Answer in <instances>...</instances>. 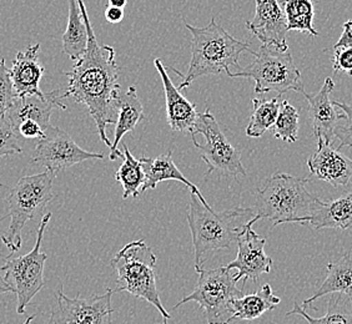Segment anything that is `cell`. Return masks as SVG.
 I'll return each mask as SVG.
<instances>
[{
  "label": "cell",
  "instance_id": "obj_16",
  "mask_svg": "<svg viewBox=\"0 0 352 324\" xmlns=\"http://www.w3.org/2000/svg\"><path fill=\"white\" fill-rule=\"evenodd\" d=\"M61 100L63 94L60 90H53L43 96L28 95L18 97L7 113L8 120L12 124L14 131L21 122L27 120L38 122L47 131V128L52 126L50 116L53 114V110L55 108L67 110V105H64Z\"/></svg>",
  "mask_w": 352,
  "mask_h": 324
},
{
  "label": "cell",
  "instance_id": "obj_35",
  "mask_svg": "<svg viewBox=\"0 0 352 324\" xmlns=\"http://www.w3.org/2000/svg\"><path fill=\"white\" fill-rule=\"evenodd\" d=\"M16 135L21 136L24 139H36L41 140L45 137V130L41 128L38 122L33 120H27L23 121L18 125V128H15Z\"/></svg>",
  "mask_w": 352,
  "mask_h": 324
},
{
  "label": "cell",
  "instance_id": "obj_26",
  "mask_svg": "<svg viewBox=\"0 0 352 324\" xmlns=\"http://www.w3.org/2000/svg\"><path fill=\"white\" fill-rule=\"evenodd\" d=\"M122 163L119 170L116 171V180L122 183V200L129 197L138 198L142 194V187L145 183V172L142 170L140 161L136 160L133 154L130 152L126 143H122Z\"/></svg>",
  "mask_w": 352,
  "mask_h": 324
},
{
  "label": "cell",
  "instance_id": "obj_28",
  "mask_svg": "<svg viewBox=\"0 0 352 324\" xmlns=\"http://www.w3.org/2000/svg\"><path fill=\"white\" fill-rule=\"evenodd\" d=\"M281 102H283L281 95L272 97L270 100L254 99L252 100L254 111H252L249 125L246 128V135L258 139L264 135L267 130H270L278 119Z\"/></svg>",
  "mask_w": 352,
  "mask_h": 324
},
{
  "label": "cell",
  "instance_id": "obj_41",
  "mask_svg": "<svg viewBox=\"0 0 352 324\" xmlns=\"http://www.w3.org/2000/svg\"><path fill=\"white\" fill-rule=\"evenodd\" d=\"M164 324H168V319H164Z\"/></svg>",
  "mask_w": 352,
  "mask_h": 324
},
{
  "label": "cell",
  "instance_id": "obj_21",
  "mask_svg": "<svg viewBox=\"0 0 352 324\" xmlns=\"http://www.w3.org/2000/svg\"><path fill=\"white\" fill-rule=\"evenodd\" d=\"M145 119L142 102L139 100L138 91L134 86H130L129 90L124 94H120L118 102V119H116V135L114 142L110 148L109 160L116 161V159H122L120 150L118 149L119 142L122 141L124 135L134 131L138 124Z\"/></svg>",
  "mask_w": 352,
  "mask_h": 324
},
{
  "label": "cell",
  "instance_id": "obj_18",
  "mask_svg": "<svg viewBox=\"0 0 352 324\" xmlns=\"http://www.w3.org/2000/svg\"><path fill=\"white\" fill-rule=\"evenodd\" d=\"M154 65L163 81L164 93L166 100V116L170 128L173 131L191 132L199 119L197 106L192 102H190L180 93L179 88H176L173 84L162 59H155Z\"/></svg>",
  "mask_w": 352,
  "mask_h": 324
},
{
  "label": "cell",
  "instance_id": "obj_6",
  "mask_svg": "<svg viewBox=\"0 0 352 324\" xmlns=\"http://www.w3.org/2000/svg\"><path fill=\"white\" fill-rule=\"evenodd\" d=\"M55 175L45 171L38 175L24 176L16 183L6 198L10 223L1 241L12 252L21 247V231L25 223L33 220L47 203L54 198L53 183Z\"/></svg>",
  "mask_w": 352,
  "mask_h": 324
},
{
  "label": "cell",
  "instance_id": "obj_38",
  "mask_svg": "<svg viewBox=\"0 0 352 324\" xmlns=\"http://www.w3.org/2000/svg\"><path fill=\"white\" fill-rule=\"evenodd\" d=\"M9 292H13V288L7 284V281L1 277V275H0V294L9 293Z\"/></svg>",
  "mask_w": 352,
  "mask_h": 324
},
{
  "label": "cell",
  "instance_id": "obj_33",
  "mask_svg": "<svg viewBox=\"0 0 352 324\" xmlns=\"http://www.w3.org/2000/svg\"><path fill=\"white\" fill-rule=\"evenodd\" d=\"M18 137L7 116H0V159L21 154Z\"/></svg>",
  "mask_w": 352,
  "mask_h": 324
},
{
  "label": "cell",
  "instance_id": "obj_27",
  "mask_svg": "<svg viewBox=\"0 0 352 324\" xmlns=\"http://www.w3.org/2000/svg\"><path fill=\"white\" fill-rule=\"evenodd\" d=\"M338 296H332L327 303V312L325 316L314 318L298 303H294L292 311L287 312L286 316L298 314L306 319L309 324H352V304L349 298L336 293Z\"/></svg>",
  "mask_w": 352,
  "mask_h": 324
},
{
  "label": "cell",
  "instance_id": "obj_19",
  "mask_svg": "<svg viewBox=\"0 0 352 324\" xmlns=\"http://www.w3.org/2000/svg\"><path fill=\"white\" fill-rule=\"evenodd\" d=\"M39 51L41 44H35L16 54L10 75L18 97L28 95H44L39 88V82L45 73V69L39 64Z\"/></svg>",
  "mask_w": 352,
  "mask_h": 324
},
{
  "label": "cell",
  "instance_id": "obj_2",
  "mask_svg": "<svg viewBox=\"0 0 352 324\" xmlns=\"http://www.w3.org/2000/svg\"><path fill=\"white\" fill-rule=\"evenodd\" d=\"M255 216L256 209L244 207L215 212L195 192H191L188 223L192 235L197 272L204 270L217 251L231 248L241 227Z\"/></svg>",
  "mask_w": 352,
  "mask_h": 324
},
{
  "label": "cell",
  "instance_id": "obj_17",
  "mask_svg": "<svg viewBox=\"0 0 352 324\" xmlns=\"http://www.w3.org/2000/svg\"><path fill=\"white\" fill-rule=\"evenodd\" d=\"M335 89L331 78H326L322 88L315 95L302 93L309 102V116L311 119L314 135L318 141L331 143L335 137V128L339 122V111L332 104L330 95Z\"/></svg>",
  "mask_w": 352,
  "mask_h": 324
},
{
  "label": "cell",
  "instance_id": "obj_36",
  "mask_svg": "<svg viewBox=\"0 0 352 324\" xmlns=\"http://www.w3.org/2000/svg\"><path fill=\"white\" fill-rule=\"evenodd\" d=\"M344 32L340 36L338 43L333 45V49L336 47H352V21H347L344 23Z\"/></svg>",
  "mask_w": 352,
  "mask_h": 324
},
{
  "label": "cell",
  "instance_id": "obj_34",
  "mask_svg": "<svg viewBox=\"0 0 352 324\" xmlns=\"http://www.w3.org/2000/svg\"><path fill=\"white\" fill-rule=\"evenodd\" d=\"M332 68L335 74H346L352 76V47L333 49Z\"/></svg>",
  "mask_w": 352,
  "mask_h": 324
},
{
  "label": "cell",
  "instance_id": "obj_29",
  "mask_svg": "<svg viewBox=\"0 0 352 324\" xmlns=\"http://www.w3.org/2000/svg\"><path fill=\"white\" fill-rule=\"evenodd\" d=\"M281 7L286 16L287 32L295 30L318 36V32L312 25L315 16L312 0H283Z\"/></svg>",
  "mask_w": 352,
  "mask_h": 324
},
{
  "label": "cell",
  "instance_id": "obj_1",
  "mask_svg": "<svg viewBox=\"0 0 352 324\" xmlns=\"http://www.w3.org/2000/svg\"><path fill=\"white\" fill-rule=\"evenodd\" d=\"M78 3L88 29V47L85 54L75 61L73 69L64 73L69 78V84L63 99L72 97L75 102L85 105L94 119L102 141L111 148L113 142L109 141L107 126L116 124L118 102L122 94L118 82L116 50L109 45H99L84 0H78Z\"/></svg>",
  "mask_w": 352,
  "mask_h": 324
},
{
  "label": "cell",
  "instance_id": "obj_30",
  "mask_svg": "<svg viewBox=\"0 0 352 324\" xmlns=\"http://www.w3.org/2000/svg\"><path fill=\"white\" fill-rule=\"evenodd\" d=\"M300 128V114L298 108L292 106L287 100L281 102L278 119L272 126V134L285 142L298 141Z\"/></svg>",
  "mask_w": 352,
  "mask_h": 324
},
{
  "label": "cell",
  "instance_id": "obj_14",
  "mask_svg": "<svg viewBox=\"0 0 352 324\" xmlns=\"http://www.w3.org/2000/svg\"><path fill=\"white\" fill-rule=\"evenodd\" d=\"M246 27L265 45L289 50L286 16L278 0H256L255 16Z\"/></svg>",
  "mask_w": 352,
  "mask_h": 324
},
{
  "label": "cell",
  "instance_id": "obj_42",
  "mask_svg": "<svg viewBox=\"0 0 352 324\" xmlns=\"http://www.w3.org/2000/svg\"><path fill=\"white\" fill-rule=\"evenodd\" d=\"M0 187H6V186H4V185H3V183H0Z\"/></svg>",
  "mask_w": 352,
  "mask_h": 324
},
{
  "label": "cell",
  "instance_id": "obj_13",
  "mask_svg": "<svg viewBox=\"0 0 352 324\" xmlns=\"http://www.w3.org/2000/svg\"><path fill=\"white\" fill-rule=\"evenodd\" d=\"M258 221V217L255 216L241 227L236 240V258L226 266L229 270H237L234 279L236 282L243 281V288L246 281L250 279L252 282H258L263 275L270 273L274 264L272 258L265 253L266 238L258 236L252 230L254 223Z\"/></svg>",
  "mask_w": 352,
  "mask_h": 324
},
{
  "label": "cell",
  "instance_id": "obj_37",
  "mask_svg": "<svg viewBox=\"0 0 352 324\" xmlns=\"http://www.w3.org/2000/svg\"><path fill=\"white\" fill-rule=\"evenodd\" d=\"M105 18L111 24H118L124 19V10L122 8L108 7L105 10Z\"/></svg>",
  "mask_w": 352,
  "mask_h": 324
},
{
  "label": "cell",
  "instance_id": "obj_15",
  "mask_svg": "<svg viewBox=\"0 0 352 324\" xmlns=\"http://www.w3.org/2000/svg\"><path fill=\"white\" fill-rule=\"evenodd\" d=\"M311 176L333 187L346 186L352 177V160L331 143L318 141V150L307 160Z\"/></svg>",
  "mask_w": 352,
  "mask_h": 324
},
{
  "label": "cell",
  "instance_id": "obj_3",
  "mask_svg": "<svg viewBox=\"0 0 352 324\" xmlns=\"http://www.w3.org/2000/svg\"><path fill=\"white\" fill-rule=\"evenodd\" d=\"M309 178L278 172L265 180L256 192V217L270 220L272 227L283 223L307 224L322 200L307 189Z\"/></svg>",
  "mask_w": 352,
  "mask_h": 324
},
{
  "label": "cell",
  "instance_id": "obj_31",
  "mask_svg": "<svg viewBox=\"0 0 352 324\" xmlns=\"http://www.w3.org/2000/svg\"><path fill=\"white\" fill-rule=\"evenodd\" d=\"M18 99L14 88L10 70L6 65V60L0 59V116H7L9 108Z\"/></svg>",
  "mask_w": 352,
  "mask_h": 324
},
{
  "label": "cell",
  "instance_id": "obj_5",
  "mask_svg": "<svg viewBox=\"0 0 352 324\" xmlns=\"http://www.w3.org/2000/svg\"><path fill=\"white\" fill-rule=\"evenodd\" d=\"M156 256L144 240H136L124 246L111 261L116 270L118 288L116 292H128L153 304L164 319H170L169 312L164 308L156 287Z\"/></svg>",
  "mask_w": 352,
  "mask_h": 324
},
{
  "label": "cell",
  "instance_id": "obj_32",
  "mask_svg": "<svg viewBox=\"0 0 352 324\" xmlns=\"http://www.w3.org/2000/svg\"><path fill=\"white\" fill-rule=\"evenodd\" d=\"M332 104L342 113L339 115V122L335 128V136L340 140L339 150L352 148V105L333 100Z\"/></svg>",
  "mask_w": 352,
  "mask_h": 324
},
{
  "label": "cell",
  "instance_id": "obj_20",
  "mask_svg": "<svg viewBox=\"0 0 352 324\" xmlns=\"http://www.w3.org/2000/svg\"><path fill=\"white\" fill-rule=\"evenodd\" d=\"M139 161L145 172V177H146L144 187H142V192H145L146 189H155L156 186L163 181L175 180V181H179V183H184L185 186H188L191 189V192H195L204 203L209 205L204 198L201 192L197 189V185L190 183L189 180L183 175V172L177 169V166L173 160L171 150L163 155L157 156L155 159L142 157V159H139Z\"/></svg>",
  "mask_w": 352,
  "mask_h": 324
},
{
  "label": "cell",
  "instance_id": "obj_24",
  "mask_svg": "<svg viewBox=\"0 0 352 324\" xmlns=\"http://www.w3.org/2000/svg\"><path fill=\"white\" fill-rule=\"evenodd\" d=\"M68 27L61 36L63 51L68 55L70 60L78 61L85 54L88 47V29L78 0H68Z\"/></svg>",
  "mask_w": 352,
  "mask_h": 324
},
{
  "label": "cell",
  "instance_id": "obj_22",
  "mask_svg": "<svg viewBox=\"0 0 352 324\" xmlns=\"http://www.w3.org/2000/svg\"><path fill=\"white\" fill-rule=\"evenodd\" d=\"M307 224L316 230L330 229L352 232V192L329 202L322 201Z\"/></svg>",
  "mask_w": 352,
  "mask_h": 324
},
{
  "label": "cell",
  "instance_id": "obj_39",
  "mask_svg": "<svg viewBox=\"0 0 352 324\" xmlns=\"http://www.w3.org/2000/svg\"><path fill=\"white\" fill-rule=\"evenodd\" d=\"M126 3H128V0H109V7L122 8V9H124V7L126 5Z\"/></svg>",
  "mask_w": 352,
  "mask_h": 324
},
{
  "label": "cell",
  "instance_id": "obj_25",
  "mask_svg": "<svg viewBox=\"0 0 352 324\" xmlns=\"http://www.w3.org/2000/svg\"><path fill=\"white\" fill-rule=\"evenodd\" d=\"M281 298L274 294L270 284H264L258 292L240 296L232 301L234 317L232 319L254 321L261 317L266 312H270L280 304Z\"/></svg>",
  "mask_w": 352,
  "mask_h": 324
},
{
  "label": "cell",
  "instance_id": "obj_11",
  "mask_svg": "<svg viewBox=\"0 0 352 324\" xmlns=\"http://www.w3.org/2000/svg\"><path fill=\"white\" fill-rule=\"evenodd\" d=\"M102 159H104L102 154L82 149L72 136L52 125L47 128L45 137L36 143L30 162L45 167L47 171L56 176L80 162Z\"/></svg>",
  "mask_w": 352,
  "mask_h": 324
},
{
  "label": "cell",
  "instance_id": "obj_23",
  "mask_svg": "<svg viewBox=\"0 0 352 324\" xmlns=\"http://www.w3.org/2000/svg\"><path fill=\"white\" fill-rule=\"evenodd\" d=\"M327 276L322 284L318 287L315 294L304 301V307L310 305L312 302L326 294L339 293L350 299L352 304V257L350 253H345L335 262H330L326 267Z\"/></svg>",
  "mask_w": 352,
  "mask_h": 324
},
{
  "label": "cell",
  "instance_id": "obj_8",
  "mask_svg": "<svg viewBox=\"0 0 352 324\" xmlns=\"http://www.w3.org/2000/svg\"><path fill=\"white\" fill-rule=\"evenodd\" d=\"M228 267L217 270H201L195 290L176 304L177 310L188 302H197L204 312L208 324H230L234 319L232 301L243 296V290L236 287V281Z\"/></svg>",
  "mask_w": 352,
  "mask_h": 324
},
{
  "label": "cell",
  "instance_id": "obj_4",
  "mask_svg": "<svg viewBox=\"0 0 352 324\" xmlns=\"http://www.w3.org/2000/svg\"><path fill=\"white\" fill-rule=\"evenodd\" d=\"M192 35L191 41V60L186 75L176 74L183 78L179 90L188 88L192 81L206 75H217L229 73L231 67L240 69L239 58L244 51L252 53L250 44L237 40L229 34L217 19L212 18L209 25L197 27L185 24Z\"/></svg>",
  "mask_w": 352,
  "mask_h": 324
},
{
  "label": "cell",
  "instance_id": "obj_10",
  "mask_svg": "<svg viewBox=\"0 0 352 324\" xmlns=\"http://www.w3.org/2000/svg\"><path fill=\"white\" fill-rule=\"evenodd\" d=\"M197 134H201L206 140L205 143H199L195 137H191L194 146L200 152L204 162L208 165L205 180L211 174H217L219 178L225 176H246V170L241 162V152L226 139L219 122L209 110L199 114L191 136Z\"/></svg>",
  "mask_w": 352,
  "mask_h": 324
},
{
  "label": "cell",
  "instance_id": "obj_40",
  "mask_svg": "<svg viewBox=\"0 0 352 324\" xmlns=\"http://www.w3.org/2000/svg\"><path fill=\"white\" fill-rule=\"evenodd\" d=\"M35 316H30V317L27 318V321L24 322L23 324H30L33 321H34Z\"/></svg>",
  "mask_w": 352,
  "mask_h": 324
},
{
  "label": "cell",
  "instance_id": "obj_12",
  "mask_svg": "<svg viewBox=\"0 0 352 324\" xmlns=\"http://www.w3.org/2000/svg\"><path fill=\"white\" fill-rule=\"evenodd\" d=\"M116 290L109 288L104 294L89 298H69L58 290V302L47 324H113L111 296Z\"/></svg>",
  "mask_w": 352,
  "mask_h": 324
},
{
  "label": "cell",
  "instance_id": "obj_9",
  "mask_svg": "<svg viewBox=\"0 0 352 324\" xmlns=\"http://www.w3.org/2000/svg\"><path fill=\"white\" fill-rule=\"evenodd\" d=\"M52 213L47 212L41 218L34 248L27 255L19 257L8 256L6 264L0 268L6 273L4 279L16 294V313L24 314L28 304L44 287V264L47 256L41 252V243Z\"/></svg>",
  "mask_w": 352,
  "mask_h": 324
},
{
  "label": "cell",
  "instance_id": "obj_7",
  "mask_svg": "<svg viewBox=\"0 0 352 324\" xmlns=\"http://www.w3.org/2000/svg\"><path fill=\"white\" fill-rule=\"evenodd\" d=\"M255 60L246 68L228 73L229 78H246L255 81V94L287 91L304 93L301 73L296 68L289 50H280L272 45L263 44L258 53L252 51Z\"/></svg>",
  "mask_w": 352,
  "mask_h": 324
}]
</instances>
